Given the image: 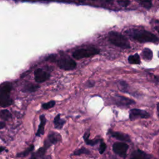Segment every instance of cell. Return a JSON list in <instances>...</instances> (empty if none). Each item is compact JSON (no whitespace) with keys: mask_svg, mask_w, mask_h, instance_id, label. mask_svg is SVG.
<instances>
[{"mask_svg":"<svg viewBox=\"0 0 159 159\" xmlns=\"http://www.w3.org/2000/svg\"><path fill=\"white\" fill-rule=\"evenodd\" d=\"M125 32L130 38L140 43L157 42L158 40L155 35L145 29H130Z\"/></svg>","mask_w":159,"mask_h":159,"instance_id":"1","label":"cell"},{"mask_svg":"<svg viewBox=\"0 0 159 159\" xmlns=\"http://www.w3.org/2000/svg\"><path fill=\"white\" fill-rule=\"evenodd\" d=\"M108 40L114 45L122 49L130 48V44L126 37L116 31H111L108 33Z\"/></svg>","mask_w":159,"mask_h":159,"instance_id":"2","label":"cell"},{"mask_svg":"<svg viewBox=\"0 0 159 159\" xmlns=\"http://www.w3.org/2000/svg\"><path fill=\"white\" fill-rule=\"evenodd\" d=\"M99 52L100 51L98 48L94 47H89L86 48H79L75 50L72 53V56L74 58L80 60L81 58L93 57L99 54Z\"/></svg>","mask_w":159,"mask_h":159,"instance_id":"3","label":"cell"},{"mask_svg":"<svg viewBox=\"0 0 159 159\" xmlns=\"http://www.w3.org/2000/svg\"><path fill=\"white\" fill-rule=\"evenodd\" d=\"M112 102L118 107H128L130 105L135 104V101L129 98L119 95L118 94H115L112 98Z\"/></svg>","mask_w":159,"mask_h":159,"instance_id":"4","label":"cell"},{"mask_svg":"<svg viewBox=\"0 0 159 159\" xmlns=\"http://www.w3.org/2000/svg\"><path fill=\"white\" fill-rule=\"evenodd\" d=\"M129 147V145L124 142H117L112 145V151L120 157L125 158Z\"/></svg>","mask_w":159,"mask_h":159,"instance_id":"5","label":"cell"},{"mask_svg":"<svg viewBox=\"0 0 159 159\" xmlns=\"http://www.w3.org/2000/svg\"><path fill=\"white\" fill-rule=\"evenodd\" d=\"M150 117V114L145 110L133 108L129 111V118L130 120L133 121L138 119H148Z\"/></svg>","mask_w":159,"mask_h":159,"instance_id":"6","label":"cell"},{"mask_svg":"<svg viewBox=\"0 0 159 159\" xmlns=\"http://www.w3.org/2000/svg\"><path fill=\"white\" fill-rule=\"evenodd\" d=\"M58 66L64 70H71L76 68V63L70 57H63L60 58L57 62Z\"/></svg>","mask_w":159,"mask_h":159,"instance_id":"7","label":"cell"},{"mask_svg":"<svg viewBox=\"0 0 159 159\" xmlns=\"http://www.w3.org/2000/svg\"><path fill=\"white\" fill-rule=\"evenodd\" d=\"M108 134L110 135L112 137L115 138L117 140L121 141V142H131L130 137L129 135L122 133V132H120L114 131L112 129H109Z\"/></svg>","mask_w":159,"mask_h":159,"instance_id":"8","label":"cell"},{"mask_svg":"<svg viewBox=\"0 0 159 159\" xmlns=\"http://www.w3.org/2000/svg\"><path fill=\"white\" fill-rule=\"evenodd\" d=\"M35 80L37 83H43L50 78V74L41 68H38L34 71Z\"/></svg>","mask_w":159,"mask_h":159,"instance_id":"9","label":"cell"},{"mask_svg":"<svg viewBox=\"0 0 159 159\" xmlns=\"http://www.w3.org/2000/svg\"><path fill=\"white\" fill-rule=\"evenodd\" d=\"M129 159H152V156L140 149H137L132 152Z\"/></svg>","mask_w":159,"mask_h":159,"instance_id":"10","label":"cell"},{"mask_svg":"<svg viewBox=\"0 0 159 159\" xmlns=\"http://www.w3.org/2000/svg\"><path fill=\"white\" fill-rule=\"evenodd\" d=\"M59 140H60V135L57 133H51L47 137V139L45 142L44 147L47 149L51 145L55 144L57 143Z\"/></svg>","mask_w":159,"mask_h":159,"instance_id":"11","label":"cell"},{"mask_svg":"<svg viewBox=\"0 0 159 159\" xmlns=\"http://www.w3.org/2000/svg\"><path fill=\"white\" fill-rule=\"evenodd\" d=\"M40 123L39 125L38 129L36 132V137H40V135H43L44 134V127L46 124V119L44 116V115H41L40 116Z\"/></svg>","mask_w":159,"mask_h":159,"instance_id":"12","label":"cell"},{"mask_svg":"<svg viewBox=\"0 0 159 159\" xmlns=\"http://www.w3.org/2000/svg\"><path fill=\"white\" fill-rule=\"evenodd\" d=\"M13 103V101L9 97V95H5L0 93V107H6Z\"/></svg>","mask_w":159,"mask_h":159,"instance_id":"13","label":"cell"},{"mask_svg":"<svg viewBox=\"0 0 159 159\" xmlns=\"http://www.w3.org/2000/svg\"><path fill=\"white\" fill-rule=\"evenodd\" d=\"M12 89V84L10 83L5 82L0 85V93L5 95H9Z\"/></svg>","mask_w":159,"mask_h":159,"instance_id":"14","label":"cell"},{"mask_svg":"<svg viewBox=\"0 0 159 159\" xmlns=\"http://www.w3.org/2000/svg\"><path fill=\"white\" fill-rule=\"evenodd\" d=\"M141 56L145 61H150L153 58V52L148 48H145L141 52Z\"/></svg>","mask_w":159,"mask_h":159,"instance_id":"15","label":"cell"},{"mask_svg":"<svg viewBox=\"0 0 159 159\" xmlns=\"http://www.w3.org/2000/svg\"><path fill=\"white\" fill-rule=\"evenodd\" d=\"M89 135H90L89 132H86L84 134V135H83V139H84L85 142L86 143V144H88V145L93 146V145H96V144L98 143L99 142H101L102 141V139H100L91 140V139H89Z\"/></svg>","mask_w":159,"mask_h":159,"instance_id":"16","label":"cell"},{"mask_svg":"<svg viewBox=\"0 0 159 159\" xmlns=\"http://www.w3.org/2000/svg\"><path fill=\"white\" fill-rule=\"evenodd\" d=\"M128 62L130 64L132 65H139L141 63V60H140V55L136 53L134 55H130L128 57Z\"/></svg>","mask_w":159,"mask_h":159,"instance_id":"17","label":"cell"},{"mask_svg":"<svg viewBox=\"0 0 159 159\" xmlns=\"http://www.w3.org/2000/svg\"><path fill=\"white\" fill-rule=\"evenodd\" d=\"M53 123H54V125H55V127L56 129H60L63 127V125L65 124V121L63 120V119H61L60 118V114H58L54 119V120H53Z\"/></svg>","mask_w":159,"mask_h":159,"instance_id":"18","label":"cell"},{"mask_svg":"<svg viewBox=\"0 0 159 159\" xmlns=\"http://www.w3.org/2000/svg\"><path fill=\"white\" fill-rule=\"evenodd\" d=\"M117 84H118L119 89L121 91H122L124 93H129V84L125 81L120 80L117 82Z\"/></svg>","mask_w":159,"mask_h":159,"instance_id":"19","label":"cell"},{"mask_svg":"<svg viewBox=\"0 0 159 159\" xmlns=\"http://www.w3.org/2000/svg\"><path fill=\"white\" fill-rule=\"evenodd\" d=\"M46 148L45 147H42L39 148L36 153H34L32 154V157H30V159H39L40 158L43 157L45 152Z\"/></svg>","mask_w":159,"mask_h":159,"instance_id":"20","label":"cell"},{"mask_svg":"<svg viewBox=\"0 0 159 159\" xmlns=\"http://www.w3.org/2000/svg\"><path fill=\"white\" fill-rule=\"evenodd\" d=\"M143 7L150 9L152 6V0H135Z\"/></svg>","mask_w":159,"mask_h":159,"instance_id":"21","label":"cell"},{"mask_svg":"<svg viewBox=\"0 0 159 159\" xmlns=\"http://www.w3.org/2000/svg\"><path fill=\"white\" fill-rule=\"evenodd\" d=\"M34 148V145L32 144V145H30V147L27 148L25 150H24V152H20V153H19L17 154V157H26L27 155H29L31 152L33 151Z\"/></svg>","mask_w":159,"mask_h":159,"instance_id":"22","label":"cell"},{"mask_svg":"<svg viewBox=\"0 0 159 159\" xmlns=\"http://www.w3.org/2000/svg\"><path fill=\"white\" fill-rule=\"evenodd\" d=\"M89 153H90L89 150L86 148L83 147L78 150H75L73 153V155H80L81 154H89Z\"/></svg>","mask_w":159,"mask_h":159,"instance_id":"23","label":"cell"},{"mask_svg":"<svg viewBox=\"0 0 159 159\" xmlns=\"http://www.w3.org/2000/svg\"><path fill=\"white\" fill-rule=\"evenodd\" d=\"M148 78H149V81L155 83L156 84H159V77L152 74V73H148Z\"/></svg>","mask_w":159,"mask_h":159,"instance_id":"24","label":"cell"},{"mask_svg":"<svg viewBox=\"0 0 159 159\" xmlns=\"http://www.w3.org/2000/svg\"><path fill=\"white\" fill-rule=\"evenodd\" d=\"M55 105V102L54 101H50L48 102L42 104V107L44 109H50V108L53 107Z\"/></svg>","mask_w":159,"mask_h":159,"instance_id":"25","label":"cell"},{"mask_svg":"<svg viewBox=\"0 0 159 159\" xmlns=\"http://www.w3.org/2000/svg\"><path fill=\"white\" fill-rule=\"evenodd\" d=\"M0 116L1 118H3L5 120L8 119L9 117H11V114L9 111L7 110H3L1 111Z\"/></svg>","mask_w":159,"mask_h":159,"instance_id":"26","label":"cell"},{"mask_svg":"<svg viewBox=\"0 0 159 159\" xmlns=\"http://www.w3.org/2000/svg\"><path fill=\"white\" fill-rule=\"evenodd\" d=\"M39 88V86L37 84H30L26 86V89L30 92H34L38 88Z\"/></svg>","mask_w":159,"mask_h":159,"instance_id":"27","label":"cell"},{"mask_svg":"<svg viewBox=\"0 0 159 159\" xmlns=\"http://www.w3.org/2000/svg\"><path fill=\"white\" fill-rule=\"evenodd\" d=\"M119 6L123 7H126L130 4V0H117Z\"/></svg>","mask_w":159,"mask_h":159,"instance_id":"28","label":"cell"},{"mask_svg":"<svg viewBox=\"0 0 159 159\" xmlns=\"http://www.w3.org/2000/svg\"><path fill=\"white\" fill-rule=\"evenodd\" d=\"M107 148V145L106 144V143H104V142H101L99 147V152L100 154H102L104 153V152H105L106 149Z\"/></svg>","mask_w":159,"mask_h":159,"instance_id":"29","label":"cell"},{"mask_svg":"<svg viewBox=\"0 0 159 159\" xmlns=\"http://www.w3.org/2000/svg\"><path fill=\"white\" fill-rule=\"evenodd\" d=\"M152 27L158 34H159V20H153L152 23Z\"/></svg>","mask_w":159,"mask_h":159,"instance_id":"30","label":"cell"},{"mask_svg":"<svg viewBox=\"0 0 159 159\" xmlns=\"http://www.w3.org/2000/svg\"><path fill=\"white\" fill-rule=\"evenodd\" d=\"M157 117L159 118V102L157 104Z\"/></svg>","mask_w":159,"mask_h":159,"instance_id":"31","label":"cell"},{"mask_svg":"<svg viewBox=\"0 0 159 159\" xmlns=\"http://www.w3.org/2000/svg\"><path fill=\"white\" fill-rule=\"evenodd\" d=\"M5 125H6V124H5V123H4V122H1V121H0V129H2V128H4V127H5Z\"/></svg>","mask_w":159,"mask_h":159,"instance_id":"32","label":"cell"},{"mask_svg":"<svg viewBox=\"0 0 159 159\" xmlns=\"http://www.w3.org/2000/svg\"><path fill=\"white\" fill-rule=\"evenodd\" d=\"M103 1H104L106 3H108V4H111L113 2L114 0H102Z\"/></svg>","mask_w":159,"mask_h":159,"instance_id":"33","label":"cell"},{"mask_svg":"<svg viewBox=\"0 0 159 159\" xmlns=\"http://www.w3.org/2000/svg\"><path fill=\"white\" fill-rule=\"evenodd\" d=\"M72 1H77V2H83L84 0H72Z\"/></svg>","mask_w":159,"mask_h":159,"instance_id":"34","label":"cell"},{"mask_svg":"<svg viewBox=\"0 0 159 159\" xmlns=\"http://www.w3.org/2000/svg\"><path fill=\"white\" fill-rule=\"evenodd\" d=\"M158 155H159V149H158Z\"/></svg>","mask_w":159,"mask_h":159,"instance_id":"35","label":"cell"}]
</instances>
